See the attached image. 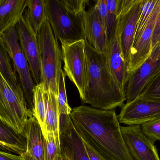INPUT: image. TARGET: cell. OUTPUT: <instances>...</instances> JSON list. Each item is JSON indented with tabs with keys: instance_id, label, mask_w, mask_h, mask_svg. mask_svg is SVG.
Listing matches in <instances>:
<instances>
[{
	"instance_id": "cell-1",
	"label": "cell",
	"mask_w": 160,
	"mask_h": 160,
	"mask_svg": "<svg viewBox=\"0 0 160 160\" xmlns=\"http://www.w3.org/2000/svg\"><path fill=\"white\" fill-rule=\"evenodd\" d=\"M69 117L82 140L106 160H133L125 144L115 111L82 105Z\"/></svg>"
},
{
	"instance_id": "cell-2",
	"label": "cell",
	"mask_w": 160,
	"mask_h": 160,
	"mask_svg": "<svg viewBox=\"0 0 160 160\" xmlns=\"http://www.w3.org/2000/svg\"><path fill=\"white\" fill-rule=\"evenodd\" d=\"M87 67V91L83 103L93 108L111 111L121 107L127 100L126 93L118 85L110 72L105 55L84 40Z\"/></svg>"
},
{
	"instance_id": "cell-3",
	"label": "cell",
	"mask_w": 160,
	"mask_h": 160,
	"mask_svg": "<svg viewBox=\"0 0 160 160\" xmlns=\"http://www.w3.org/2000/svg\"><path fill=\"white\" fill-rule=\"evenodd\" d=\"M40 62V83L44 91L58 93L62 70V49L47 18L37 34Z\"/></svg>"
},
{
	"instance_id": "cell-4",
	"label": "cell",
	"mask_w": 160,
	"mask_h": 160,
	"mask_svg": "<svg viewBox=\"0 0 160 160\" xmlns=\"http://www.w3.org/2000/svg\"><path fill=\"white\" fill-rule=\"evenodd\" d=\"M33 116L22 88L13 89L0 70V120L16 133L24 135L26 122Z\"/></svg>"
},
{
	"instance_id": "cell-5",
	"label": "cell",
	"mask_w": 160,
	"mask_h": 160,
	"mask_svg": "<svg viewBox=\"0 0 160 160\" xmlns=\"http://www.w3.org/2000/svg\"><path fill=\"white\" fill-rule=\"evenodd\" d=\"M47 19L57 40L72 42L85 40L82 16L69 13L59 0H45Z\"/></svg>"
},
{
	"instance_id": "cell-6",
	"label": "cell",
	"mask_w": 160,
	"mask_h": 160,
	"mask_svg": "<svg viewBox=\"0 0 160 160\" xmlns=\"http://www.w3.org/2000/svg\"><path fill=\"white\" fill-rule=\"evenodd\" d=\"M2 36L13 65V70L18 76L28 109L33 113V90L36 85L32 77L28 61L20 45L16 26L3 33Z\"/></svg>"
},
{
	"instance_id": "cell-7",
	"label": "cell",
	"mask_w": 160,
	"mask_h": 160,
	"mask_svg": "<svg viewBox=\"0 0 160 160\" xmlns=\"http://www.w3.org/2000/svg\"><path fill=\"white\" fill-rule=\"evenodd\" d=\"M64 72L77 87L82 101L87 91V67L84 40L62 42Z\"/></svg>"
},
{
	"instance_id": "cell-8",
	"label": "cell",
	"mask_w": 160,
	"mask_h": 160,
	"mask_svg": "<svg viewBox=\"0 0 160 160\" xmlns=\"http://www.w3.org/2000/svg\"><path fill=\"white\" fill-rule=\"evenodd\" d=\"M142 1L119 0L115 33L124 60L128 65Z\"/></svg>"
},
{
	"instance_id": "cell-9",
	"label": "cell",
	"mask_w": 160,
	"mask_h": 160,
	"mask_svg": "<svg viewBox=\"0 0 160 160\" xmlns=\"http://www.w3.org/2000/svg\"><path fill=\"white\" fill-rule=\"evenodd\" d=\"M160 71V43L152 49L149 57L144 63L129 74L126 86L127 103L136 98L146 85Z\"/></svg>"
},
{
	"instance_id": "cell-10",
	"label": "cell",
	"mask_w": 160,
	"mask_h": 160,
	"mask_svg": "<svg viewBox=\"0 0 160 160\" xmlns=\"http://www.w3.org/2000/svg\"><path fill=\"white\" fill-rule=\"evenodd\" d=\"M119 123L128 126L160 120V102L139 96L122 107L118 116Z\"/></svg>"
},
{
	"instance_id": "cell-11",
	"label": "cell",
	"mask_w": 160,
	"mask_h": 160,
	"mask_svg": "<svg viewBox=\"0 0 160 160\" xmlns=\"http://www.w3.org/2000/svg\"><path fill=\"white\" fill-rule=\"evenodd\" d=\"M16 27L21 48L28 61L34 82L38 85L40 83V62L37 35L24 16Z\"/></svg>"
},
{
	"instance_id": "cell-12",
	"label": "cell",
	"mask_w": 160,
	"mask_h": 160,
	"mask_svg": "<svg viewBox=\"0 0 160 160\" xmlns=\"http://www.w3.org/2000/svg\"><path fill=\"white\" fill-rule=\"evenodd\" d=\"M60 142L62 157L68 160H90L83 141L69 115H60Z\"/></svg>"
},
{
	"instance_id": "cell-13",
	"label": "cell",
	"mask_w": 160,
	"mask_h": 160,
	"mask_svg": "<svg viewBox=\"0 0 160 160\" xmlns=\"http://www.w3.org/2000/svg\"><path fill=\"white\" fill-rule=\"evenodd\" d=\"M121 130L124 142L133 160H160L154 143L143 134L141 126H122Z\"/></svg>"
},
{
	"instance_id": "cell-14",
	"label": "cell",
	"mask_w": 160,
	"mask_h": 160,
	"mask_svg": "<svg viewBox=\"0 0 160 160\" xmlns=\"http://www.w3.org/2000/svg\"><path fill=\"white\" fill-rule=\"evenodd\" d=\"M160 6V0H158L153 15L142 34L137 41L133 43L128 64L129 75L138 69L151 54L152 34Z\"/></svg>"
},
{
	"instance_id": "cell-15",
	"label": "cell",
	"mask_w": 160,
	"mask_h": 160,
	"mask_svg": "<svg viewBox=\"0 0 160 160\" xmlns=\"http://www.w3.org/2000/svg\"><path fill=\"white\" fill-rule=\"evenodd\" d=\"M105 57L112 76L119 88L125 92L129 76L128 72V65L124 60L115 33L107 42Z\"/></svg>"
},
{
	"instance_id": "cell-16",
	"label": "cell",
	"mask_w": 160,
	"mask_h": 160,
	"mask_svg": "<svg viewBox=\"0 0 160 160\" xmlns=\"http://www.w3.org/2000/svg\"><path fill=\"white\" fill-rule=\"evenodd\" d=\"M82 19L85 40L95 49L105 55L107 48L106 33L98 17L95 6L85 12Z\"/></svg>"
},
{
	"instance_id": "cell-17",
	"label": "cell",
	"mask_w": 160,
	"mask_h": 160,
	"mask_svg": "<svg viewBox=\"0 0 160 160\" xmlns=\"http://www.w3.org/2000/svg\"><path fill=\"white\" fill-rule=\"evenodd\" d=\"M23 134L27 142L26 153L33 160H45V138L40 125L34 116L26 122Z\"/></svg>"
},
{
	"instance_id": "cell-18",
	"label": "cell",
	"mask_w": 160,
	"mask_h": 160,
	"mask_svg": "<svg viewBox=\"0 0 160 160\" xmlns=\"http://www.w3.org/2000/svg\"><path fill=\"white\" fill-rule=\"evenodd\" d=\"M27 0H0V32L15 27L24 15Z\"/></svg>"
},
{
	"instance_id": "cell-19",
	"label": "cell",
	"mask_w": 160,
	"mask_h": 160,
	"mask_svg": "<svg viewBox=\"0 0 160 160\" xmlns=\"http://www.w3.org/2000/svg\"><path fill=\"white\" fill-rule=\"evenodd\" d=\"M44 98L46 110V133L53 132L56 145L60 148V114L57 101V95L52 91H45L44 90Z\"/></svg>"
},
{
	"instance_id": "cell-20",
	"label": "cell",
	"mask_w": 160,
	"mask_h": 160,
	"mask_svg": "<svg viewBox=\"0 0 160 160\" xmlns=\"http://www.w3.org/2000/svg\"><path fill=\"white\" fill-rule=\"evenodd\" d=\"M26 149L25 136L16 133L0 120V150L22 156Z\"/></svg>"
},
{
	"instance_id": "cell-21",
	"label": "cell",
	"mask_w": 160,
	"mask_h": 160,
	"mask_svg": "<svg viewBox=\"0 0 160 160\" xmlns=\"http://www.w3.org/2000/svg\"><path fill=\"white\" fill-rule=\"evenodd\" d=\"M24 17L28 20L34 33H38L47 18L45 0H27Z\"/></svg>"
},
{
	"instance_id": "cell-22",
	"label": "cell",
	"mask_w": 160,
	"mask_h": 160,
	"mask_svg": "<svg viewBox=\"0 0 160 160\" xmlns=\"http://www.w3.org/2000/svg\"><path fill=\"white\" fill-rule=\"evenodd\" d=\"M0 70L10 86L15 90L21 89L18 82L17 74L11 65V60L7 51V48L3 38L2 34L0 32Z\"/></svg>"
},
{
	"instance_id": "cell-23",
	"label": "cell",
	"mask_w": 160,
	"mask_h": 160,
	"mask_svg": "<svg viewBox=\"0 0 160 160\" xmlns=\"http://www.w3.org/2000/svg\"><path fill=\"white\" fill-rule=\"evenodd\" d=\"M33 116L38 121L43 136L46 135V110L44 98V87L41 83L36 85L33 90Z\"/></svg>"
},
{
	"instance_id": "cell-24",
	"label": "cell",
	"mask_w": 160,
	"mask_h": 160,
	"mask_svg": "<svg viewBox=\"0 0 160 160\" xmlns=\"http://www.w3.org/2000/svg\"><path fill=\"white\" fill-rule=\"evenodd\" d=\"M158 1V0H142L133 43L137 41L142 34L153 15Z\"/></svg>"
},
{
	"instance_id": "cell-25",
	"label": "cell",
	"mask_w": 160,
	"mask_h": 160,
	"mask_svg": "<svg viewBox=\"0 0 160 160\" xmlns=\"http://www.w3.org/2000/svg\"><path fill=\"white\" fill-rule=\"evenodd\" d=\"M119 0H107L108 9L106 35L107 42L115 34L116 28L118 10Z\"/></svg>"
},
{
	"instance_id": "cell-26",
	"label": "cell",
	"mask_w": 160,
	"mask_h": 160,
	"mask_svg": "<svg viewBox=\"0 0 160 160\" xmlns=\"http://www.w3.org/2000/svg\"><path fill=\"white\" fill-rule=\"evenodd\" d=\"M66 77L63 70H62L59 81L57 93V101L60 115L69 116L72 109L69 106L68 101L66 88Z\"/></svg>"
},
{
	"instance_id": "cell-27",
	"label": "cell",
	"mask_w": 160,
	"mask_h": 160,
	"mask_svg": "<svg viewBox=\"0 0 160 160\" xmlns=\"http://www.w3.org/2000/svg\"><path fill=\"white\" fill-rule=\"evenodd\" d=\"M138 96L160 102V71L147 84Z\"/></svg>"
},
{
	"instance_id": "cell-28",
	"label": "cell",
	"mask_w": 160,
	"mask_h": 160,
	"mask_svg": "<svg viewBox=\"0 0 160 160\" xmlns=\"http://www.w3.org/2000/svg\"><path fill=\"white\" fill-rule=\"evenodd\" d=\"M44 138L45 160H54L62 154L61 149L56 145L54 134L47 132Z\"/></svg>"
},
{
	"instance_id": "cell-29",
	"label": "cell",
	"mask_w": 160,
	"mask_h": 160,
	"mask_svg": "<svg viewBox=\"0 0 160 160\" xmlns=\"http://www.w3.org/2000/svg\"><path fill=\"white\" fill-rule=\"evenodd\" d=\"M69 13L77 16H82L86 10V7L88 4V0H59Z\"/></svg>"
},
{
	"instance_id": "cell-30",
	"label": "cell",
	"mask_w": 160,
	"mask_h": 160,
	"mask_svg": "<svg viewBox=\"0 0 160 160\" xmlns=\"http://www.w3.org/2000/svg\"><path fill=\"white\" fill-rule=\"evenodd\" d=\"M143 134L154 143L160 141V120L148 122L141 125Z\"/></svg>"
},
{
	"instance_id": "cell-31",
	"label": "cell",
	"mask_w": 160,
	"mask_h": 160,
	"mask_svg": "<svg viewBox=\"0 0 160 160\" xmlns=\"http://www.w3.org/2000/svg\"><path fill=\"white\" fill-rule=\"evenodd\" d=\"M98 17L106 33V22H107V1L106 0H98L96 2L94 5Z\"/></svg>"
},
{
	"instance_id": "cell-32",
	"label": "cell",
	"mask_w": 160,
	"mask_h": 160,
	"mask_svg": "<svg viewBox=\"0 0 160 160\" xmlns=\"http://www.w3.org/2000/svg\"><path fill=\"white\" fill-rule=\"evenodd\" d=\"M160 43V6L156 18L152 38V47H153Z\"/></svg>"
},
{
	"instance_id": "cell-33",
	"label": "cell",
	"mask_w": 160,
	"mask_h": 160,
	"mask_svg": "<svg viewBox=\"0 0 160 160\" xmlns=\"http://www.w3.org/2000/svg\"><path fill=\"white\" fill-rule=\"evenodd\" d=\"M83 142L90 160H106L103 157L100 156L98 153H97L84 141H83Z\"/></svg>"
},
{
	"instance_id": "cell-34",
	"label": "cell",
	"mask_w": 160,
	"mask_h": 160,
	"mask_svg": "<svg viewBox=\"0 0 160 160\" xmlns=\"http://www.w3.org/2000/svg\"><path fill=\"white\" fill-rule=\"evenodd\" d=\"M0 160H23L21 156L0 150Z\"/></svg>"
},
{
	"instance_id": "cell-35",
	"label": "cell",
	"mask_w": 160,
	"mask_h": 160,
	"mask_svg": "<svg viewBox=\"0 0 160 160\" xmlns=\"http://www.w3.org/2000/svg\"><path fill=\"white\" fill-rule=\"evenodd\" d=\"M21 156L22 157L23 160H33L31 157V156L28 153H26V152L23 153Z\"/></svg>"
},
{
	"instance_id": "cell-36",
	"label": "cell",
	"mask_w": 160,
	"mask_h": 160,
	"mask_svg": "<svg viewBox=\"0 0 160 160\" xmlns=\"http://www.w3.org/2000/svg\"><path fill=\"white\" fill-rule=\"evenodd\" d=\"M54 160H62V155H59Z\"/></svg>"
},
{
	"instance_id": "cell-37",
	"label": "cell",
	"mask_w": 160,
	"mask_h": 160,
	"mask_svg": "<svg viewBox=\"0 0 160 160\" xmlns=\"http://www.w3.org/2000/svg\"><path fill=\"white\" fill-rule=\"evenodd\" d=\"M62 160H68V159H67L65 157H62Z\"/></svg>"
}]
</instances>
